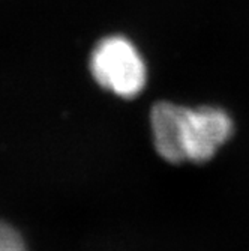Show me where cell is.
I'll return each mask as SVG.
<instances>
[{"label":"cell","mask_w":249,"mask_h":251,"mask_svg":"<svg viewBox=\"0 0 249 251\" xmlns=\"http://www.w3.org/2000/svg\"><path fill=\"white\" fill-rule=\"evenodd\" d=\"M152 131L159 155L170 163L210 159L233 132L231 119L213 107L185 108L159 102L152 110Z\"/></svg>","instance_id":"6da1fadb"},{"label":"cell","mask_w":249,"mask_h":251,"mask_svg":"<svg viewBox=\"0 0 249 251\" xmlns=\"http://www.w3.org/2000/svg\"><path fill=\"white\" fill-rule=\"evenodd\" d=\"M90 70L102 87L123 98L137 97L146 84L143 57L123 36L102 39L92 53Z\"/></svg>","instance_id":"7a4b0ae2"},{"label":"cell","mask_w":249,"mask_h":251,"mask_svg":"<svg viewBox=\"0 0 249 251\" xmlns=\"http://www.w3.org/2000/svg\"><path fill=\"white\" fill-rule=\"evenodd\" d=\"M0 251H26L24 242L15 229L0 221Z\"/></svg>","instance_id":"3957f363"}]
</instances>
